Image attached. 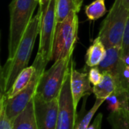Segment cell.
Listing matches in <instances>:
<instances>
[{
	"instance_id": "18",
	"label": "cell",
	"mask_w": 129,
	"mask_h": 129,
	"mask_svg": "<svg viewBox=\"0 0 129 129\" xmlns=\"http://www.w3.org/2000/svg\"><path fill=\"white\" fill-rule=\"evenodd\" d=\"M107 13L105 0H94L85 6V14L90 20H97Z\"/></svg>"
},
{
	"instance_id": "15",
	"label": "cell",
	"mask_w": 129,
	"mask_h": 129,
	"mask_svg": "<svg viewBox=\"0 0 129 129\" xmlns=\"http://www.w3.org/2000/svg\"><path fill=\"white\" fill-rule=\"evenodd\" d=\"M35 72L36 67L33 65L27 67L26 69H24L14 81L9 91L5 95H4L6 98V99L12 98L15 97L17 94H18L21 91H23L29 83Z\"/></svg>"
},
{
	"instance_id": "2",
	"label": "cell",
	"mask_w": 129,
	"mask_h": 129,
	"mask_svg": "<svg viewBox=\"0 0 129 129\" xmlns=\"http://www.w3.org/2000/svg\"><path fill=\"white\" fill-rule=\"evenodd\" d=\"M38 4L39 0H12L11 2L8 59L12 58L15 54Z\"/></svg>"
},
{
	"instance_id": "7",
	"label": "cell",
	"mask_w": 129,
	"mask_h": 129,
	"mask_svg": "<svg viewBox=\"0 0 129 129\" xmlns=\"http://www.w3.org/2000/svg\"><path fill=\"white\" fill-rule=\"evenodd\" d=\"M33 65L36 67V72L28 85L15 97L6 99L4 97L5 111L8 117L12 122L14 118L20 113L34 97L42 73L45 71V66L41 63L34 61Z\"/></svg>"
},
{
	"instance_id": "3",
	"label": "cell",
	"mask_w": 129,
	"mask_h": 129,
	"mask_svg": "<svg viewBox=\"0 0 129 129\" xmlns=\"http://www.w3.org/2000/svg\"><path fill=\"white\" fill-rule=\"evenodd\" d=\"M129 17V8L124 0H115L107 16L103 20L98 36L106 48L122 47L123 33Z\"/></svg>"
},
{
	"instance_id": "13",
	"label": "cell",
	"mask_w": 129,
	"mask_h": 129,
	"mask_svg": "<svg viewBox=\"0 0 129 129\" xmlns=\"http://www.w3.org/2000/svg\"><path fill=\"white\" fill-rule=\"evenodd\" d=\"M107 52V48L102 42L101 38L98 36L89 46L85 55V63L88 67H98L104 60Z\"/></svg>"
},
{
	"instance_id": "17",
	"label": "cell",
	"mask_w": 129,
	"mask_h": 129,
	"mask_svg": "<svg viewBox=\"0 0 129 129\" xmlns=\"http://www.w3.org/2000/svg\"><path fill=\"white\" fill-rule=\"evenodd\" d=\"M106 101L108 104V109L110 112H115L122 108L128 110L129 94L125 93L116 94L114 92L106 99Z\"/></svg>"
},
{
	"instance_id": "5",
	"label": "cell",
	"mask_w": 129,
	"mask_h": 129,
	"mask_svg": "<svg viewBox=\"0 0 129 129\" xmlns=\"http://www.w3.org/2000/svg\"><path fill=\"white\" fill-rule=\"evenodd\" d=\"M72 59L73 54L54 61V64L41 76L36 94L45 101L58 98Z\"/></svg>"
},
{
	"instance_id": "16",
	"label": "cell",
	"mask_w": 129,
	"mask_h": 129,
	"mask_svg": "<svg viewBox=\"0 0 129 129\" xmlns=\"http://www.w3.org/2000/svg\"><path fill=\"white\" fill-rule=\"evenodd\" d=\"M107 120L111 125V129H129V110L122 108L110 112Z\"/></svg>"
},
{
	"instance_id": "11",
	"label": "cell",
	"mask_w": 129,
	"mask_h": 129,
	"mask_svg": "<svg viewBox=\"0 0 129 129\" xmlns=\"http://www.w3.org/2000/svg\"><path fill=\"white\" fill-rule=\"evenodd\" d=\"M70 88L73 100L74 108L77 111V107L81 98L85 95L93 93V87H91V82L88 78V73L80 72L75 69V63L71 60V77Z\"/></svg>"
},
{
	"instance_id": "9",
	"label": "cell",
	"mask_w": 129,
	"mask_h": 129,
	"mask_svg": "<svg viewBox=\"0 0 129 129\" xmlns=\"http://www.w3.org/2000/svg\"><path fill=\"white\" fill-rule=\"evenodd\" d=\"M98 67L101 73H109L114 77L116 82V90L115 93L128 94L124 91L122 87L123 73L126 65L122 57L120 46L107 48L106 55Z\"/></svg>"
},
{
	"instance_id": "1",
	"label": "cell",
	"mask_w": 129,
	"mask_h": 129,
	"mask_svg": "<svg viewBox=\"0 0 129 129\" xmlns=\"http://www.w3.org/2000/svg\"><path fill=\"white\" fill-rule=\"evenodd\" d=\"M44 8L39 6V11L28 25L18 45L15 54L8 59L1 69V95H5L11 88L20 73L27 67L36 39L39 33Z\"/></svg>"
},
{
	"instance_id": "12",
	"label": "cell",
	"mask_w": 129,
	"mask_h": 129,
	"mask_svg": "<svg viewBox=\"0 0 129 129\" xmlns=\"http://www.w3.org/2000/svg\"><path fill=\"white\" fill-rule=\"evenodd\" d=\"M14 129H39L34 112L33 98L25 109L12 121Z\"/></svg>"
},
{
	"instance_id": "24",
	"label": "cell",
	"mask_w": 129,
	"mask_h": 129,
	"mask_svg": "<svg viewBox=\"0 0 129 129\" xmlns=\"http://www.w3.org/2000/svg\"><path fill=\"white\" fill-rule=\"evenodd\" d=\"M103 115L102 113H98L94 121V122L89 125L88 129H101V124H102Z\"/></svg>"
},
{
	"instance_id": "25",
	"label": "cell",
	"mask_w": 129,
	"mask_h": 129,
	"mask_svg": "<svg viewBox=\"0 0 129 129\" xmlns=\"http://www.w3.org/2000/svg\"><path fill=\"white\" fill-rule=\"evenodd\" d=\"M82 3H83V0H76V8H77L78 13L81 10V8L82 6Z\"/></svg>"
},
{
	"instance_id": "14",
	"label": "cell",
	"mask_w": 129,
	"mask_h": 129,
	"mask_svg": "<svg viewBox=\"0 0 129 129\" xmlns=\"http://www.w3.org/2000/svg\"><path fill=\"white\" fill-rule=\"evenodd\" d=\"M103 79L97 85L93 87V94L96 99L105 100L116 90V82L114 77L109 73H102Z\"/></svg>"
},
{
	"instance_id": "19",
	"label": "cell",
	"mask_w": 129,
	"mask_h": 129,
	"mask_svg": "<svg viewBox=\"0 0 129 129\" xmlns=\"http://www.w3.org/2000/svg\"><path fill=\"white\" fill-rule=\"evenodd\" d=\"M72 11L78 13L76 0H58L57 5V23L63 21Z\"/></svg>"
},
{
	"instance_id": "4",
	"label": "cell",
	"mask_w": 129,
	"mask_h": 129,
	"mask_svg": "<svg viewBox=\"0 0 129 129\" xmlns=\"http://www.w3.org/2000/svg\"><path fill=\"white\" fill-rule=\"evenodd\" d=\"M58 0H49L44 8L39 30V45L35 61L47 66L53 60L54 42L57 28V5Z\"/></svg>"
},
{
	"instance_id": "6",
	"label": "cell",
	"mask_w": 129,
	"mask_h": 129,
	"mask_svg": "<svg viewBox=\"0 0 129 129\" xmlns=\"http://www.w3.org/2000/svg\"><path fill=\"white\" fill-rule=\"evenodd\" d=\"M77 14L76 11H72L63 21L57 24L53 51L54 61L73 54L79 30Z\"/></svg>"
},
{
	"instance_id": "22",
	"label": "cell",
	"mask_w": 129,
	"mask_h": 129,
	"mask_svg": "<svg viewBox=\"0 0 129 129\" xmlns=\"http://www.w3.org/2000/svg\"><path fill=\"white\" fill-rule=\"evenodd\" d=\"M121 51H122V57L123 58V60L127 55H129V17L123 33Z\"/></svg>"
},
{
	"instance_id": "21",
	"label": "cell",
	"mask_w": 129,
	"mask_h": 129,
	"mask_svg": "<svg viewBox=\"0 0 129 129\" xmlns=\"http://www.w3.org/2000/svg\"><path fill=\"white\" fill-rule=\"evenodd\" d=\"M0 129H14L12 122L6 114L4 97L1 95L0 101Z\"/></svg>"
},
{
	"instance_id": "29",
	"label": "cell",
	"mask_w": 129,
	"mask_h": 129,
	"mask_svg": "<svg viewBox=\"0 0 129 129\" xmlns=\"http://www.w3.org/2000/svg\"><path fill=\"white\" fill-rule=\"evenodd\" d=\"M128 110H129V107H128Z\"/></svg>"
},
{
	"instance_id": "20",
	"label": "cell",
	"mask_w": 129,
	"mask_h": 129,
	"mask_svg": "<svg viewBox=\"0 0 129 129\" xmlns=\"http://www.w3.org/2000/svg\"><path fill=\"white\" fill-rule=\"evenodd\" d=\"M106 101L105 100H103V99H96L95 101V103L93 105V107L91 108V110L84 116V117L82 119V120L78 123L76 124V128L75 129H88L89 125H90V123H91V121L92 119V118L94 117V116L95 115V113H97V111L98 110L99 107L101 106V104Z\"/></svg>"
},
{
	"instance_id": "28",
	"label": "cell",
	"mask_w": 129,
	"mask_h": 129,
	"mask_svg": "<svg viewBox=\"0 0 129 129\" xmlns=\"http://www.w3.org/2000/svg\"><path fill=\"white\" fill-rule=\"evenodd\" d=\"M125 1V3L126 4V5L129 8V0H124Z\"/></svg>"
},
{
	"instance_id": "23",
	"label": "cell",
	"mask_w": 129,
	"mask_h": 129,
	"mask_svg": "<svg viewBox=\"0 0 129 129\" xmlns=\"http://www.w3.org/2000/svg\"><path fill=\"white\" fill-rule=\"evenodd\" d=\"M88 73L89 80L94 86L98 85L102 81L103 73L100 71L98 67H91Z\"/></svg>"
},
{
	"instance_id": "8",
	"label": "cell",
	"mask_w": 129,
	"mask_h": 129,
	"mask_svg": "<svg viewBox=\"0 0 129 129\" xmlns=\"http://www.w3.org/2000/svg\"><path fill=\"white\" fill-rule=\"evenodd\" d=\"M71 63L68 68L63 85L58 97L59 110L56 129H75L76 126L77 111L74 108L70 88Z\"/></svg>"
},
{
	"instance_id": "26",
	"label": "cell",
	"mask_w": 129,
	"mask_h": 129,
	"mask_svg": "<svg viewBox=\"0 0 129 129\" xmlns=\"http://www.w3.org/2000/svg\"><path fill=\"white\" fill-rule=\"evenodd\" d=\"M48 1L49 0H39V6L45 8L46 6V5L48 4Z\"/></svg>"
},
{
	"instance_id": "27",
	"label": "cell",
	"mask_w": 129,
	"mask_h": 129,
	"mask_svg": "<svg viewBox=\"0 0 129 129\" xmlns=\"http://www.w3.org/2000/svg\"><path fill=\"white\" fill-rule=\"evenodd\" d=\"M124 61L126 66H129V55H127L125 58H124Z\"/></svg>"
},
{
	"instance_id": "10",
	"label": "cell",
	"mask_w": 129,
	"mask_h": 129,
	"mask_svg": "<svg viewBox=\"0 0 129 129\" xmlns=\"http://www.w3.org/2000/svg\"><path fill=\"white\" fill-rule=\"evenodd\" d=\"M34 112L39 129H56L57 123L58 98L45 101L35 94L33 97Z\"/></svg>"
}]
</instances>
